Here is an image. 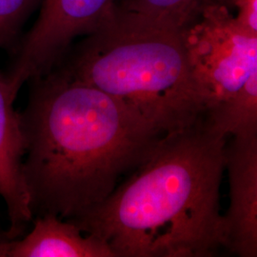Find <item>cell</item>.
<instances>
[{"label":"cell","mask_w":257,"mask_h":257,"mask_svg":"<svg viewBox=\"0 0 257 257\" xmlns=\"http://www.w3.org/2000/svg\"><path fill=\"white\" fill-rule=\"evenodd\" d=\"M28 83L20 118L33 216L74 221L111 194L162 137L118 100L59 68Z\"/></svg>","instance_id":"1"},{"label":"cell","mask_w":257,"mask_h":257,"mask_svg":"<svg viewBox=\"0 0 257 257\" xmlns=\"http://www.w3.org/2000/svg\"><path fill=\"white\" fill-rule=\"evenodd\" d=\"M226 136L203 117L160 138L128 180L69 221L114 257H210L225 248Z\"/></svg>","instance_id":"2"},{"label":"cell","mask_w":257,"mask_h":257,"mask_svg":"<svg viewBox=\"0 0 257 257\" xmlns=\"http://www.w3.org/2000/svg\"><path fill=\"white\" fill-rule=\"evenodd\" d=\"M55 68L118 100L161 137L205 115L181 31L116 4Z\"/></svg>","instance_id":"3"},{"label":"cell","mask_w":257,"mask_h":257,"mask_svg":"<svg viewBox=\"0 0 257 257\" xmlns=\"http://www.w3.org/2000/svg\"><path fill=\"white\" fill-rule=\"evenodd\" d=\"M181 35L205 114L238 92L257 72V34L243 27L224 5L205 10Z\"/></svg>","instance_id":"4"},{"label":"cell","mask_w":257,"mask_h":257,"mask_svg":"<svg viewBox=\"0 0 257 257\" xmlns=\"http://www.w3.org/2000/svg\"><path fill=\"white\" fill-rule=\"evenodd\" d=\"M117 0H41L34 25L19 38L8 69L0 73L17 96L22 86L62 61L77 37L101 25Z\"/></svg>","instance_id":"5"},{"label":"cell","mask_w":257,"mask_h":257,"mask_svg":"<svg viewBox=\"0 0 257 257\" xmlns=\"http://www.w3.org/2000/svg\"><path fill=\"white\" fill-rule=\"evenodd\" d=\"M230 204L223 215L225 248L240 257L257 256V132L232 136L225 148Z\"/></svg>","instance_id":"6"},{"label":"cell","mask_w":257,"mask_h":257,"mask_svg":"<svg viewBox=\"0 0 257 257\" xmlns=\"http://www.w3.org/2000/svg\"><path fill=\"white\" fill-rule=\"evenodd\" d=\"M16 99L0 74V196L7 209L10 239L21 235L34 218L22 172L25 147Z\"/></svg>","instance_id":"7"},{"label":"cell","mask_w":257,"mask_h":257,"mask_svg":"<svg viewBox=\"0 0 257 257\" xmlns=\"http://www.w3.org/2000/svg\"><path fill=\"white\" fill-rule=\"evenodd\" d=\"M33 223L24 238L0 244V257H114L103 241L72 222L43 214Z\"/></svg>","instance_id":"8"},{"label":"cell","mask_w":257,"mask_h":257,"mask_svg":"<svg viewBox=\"0 0 257 257\" xmlns=\"http://www.w3.org/2000/svg\"><path fill=\"white\" fill-rule=\"evenodd\" d=\"M204 117L226 137L257 132V72L238 92Z\"/></svg>","instance_id":"9"},{"label":"cell","mask_w":257,"mask_h":257,"mask_svg":"<svg viewBox=\"0 0 257 257\" xmlns=\"http://www.w3.org/2000/svg\"><path fill=\"white\" fill-rule=\"evenodd\" d=\"M121 9L156 19L182 31L215 5L230 8L229 0H117Z\"/></svg>","instance_id":"10"},{"label":"cell","mask_w":257,"mask_h":257,"mask_svg":"<svg viewBox=\"0 0 257 257\" xmlns=\"http://www.w3.org/2000/svg\"><path fill=\"white\" fill-rule=\"evenodd\" d=\"M41 0H0V49L13 50Z\"/></svg>","instance_id":"11"},{"label":"cell","mask_w":257,"mask_h":257,"mask_svg":"<svg viewBox=\"0 0 257 257\" xmlns=\"http://www.w3.org/2000/svg\"><path fill=\"white\" fill-rule=\"evenodd\" d=\"M230 9L236 8L235 19L249 32L257 34V0H229Z\"/></svg>","instance_id":"12"}]
</instances>
